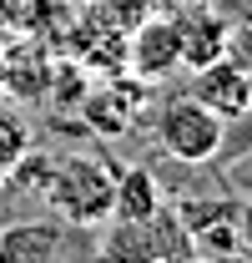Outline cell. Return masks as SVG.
<instances>
[{
	"label": "cell",
	"instance_id": "6da1fadb",
	"mask_svg": "<svg viewBox=\"0 0 252 263\" xmlns=\"http://www.w3.org/2000/svg\"><path fill=\"white\" fill-rule=\"evenodd\" d=\"M111 193H116V167L96 152H71L51 167L46 177V197L76 228H96L111 218Z\"/></svg>",
	"mask_w": 252,
	"mask_h": 263
},
{
	"label": "cell",
	"instance_id": "7a4b0ae2",
	"mask_svg": "<svg viewBox=\"0 0 252 263\" xmlns=\"http://www.w3.org/2000/svg\"><path fill=\"white\" fill-rule=\"evenodd\" d=\"M222 137H227V117H217L207 101L197 97H172L157 111V142L166 157L187 167H202L222 152Z\"/></svg>",
	"mask_w": 252,
	"mask_h": 263
},
{
	"label": "cell",
	"instance_id": "3957f363",
	"mask_svg": "<svg viewBox=\"0 0 252 263\" xmlns=\"http://www.w3.org/2000/svg\"><path fill=\"white\" fill-rule=\"evenodd\" d=\"M126 66L136 81H161L182 66V46H177V21L172 15H141L126 31Z\"/></svg>",
	"mask_w": 252,
	"mask_h": 263
},
{
	"label": "cell",
	"instance_id": "277c9868",
	"mask_svg": "<svg viewBox=\"0 0 252 263\" xmlns=\"http://www.w3.org/2000/svg\"><path fill=\"white\" fill-rule=\"evenodd\" d=\"M192 97L207 101L217 117H242L252 106V71L237 56H227L222 51L217 61L197 66V86H192Z\"/></svg>",
	"mask_w": 252,
	"mask_h": 263
},
{
	"label": "cell",
	"instance_id": "5b68a950",
	"mask_svg": "<svg viewBox=\"0 0 252 263\" xmlns=\"http://www.w3.org/2000/svg\"><path fill=\"white\" fill-rule=\"evenodd\" d=\"M177 218L187 223L192 248H207L212 258H232L237 253V233H232V197H187V202H172Z\"/></svg>",
	"mask_w": 252,
	"mask_h": 263
},
{
	"label": "cell",
	"instance_id": "8992f818",
	"mask_svg": "<svg viewBox=\"0 0 252 263\" xmlns=\"http://www.w3.org/2000/svg\"><path fill=\"white\" fill-rule=\"evenodd\" d=\"M81 111H86L91 132L121 137V132H131V117L141 111V81L136 76L131 81H106V86H96V91L81 97Z\"/></svg>",
	"mask_w": 252,
	"mask_h": 263
},
{
	"label": "cell",
	"instance_id": "52a82bcc",
	"mask_svg": "<svg viewBox=\"0 0 252 263\" xmlns=\"http://www.w3.org/2000/svg\"><path fill=\"white\" fill-rule=\"evenodd\" d=\"M227 41H232V26L222 21L212 5H197V10H182L177 15V46H182V66H207L217 61L222 51H227Z\"/></svg>",
	"mask_w": 252,
	"mask_h": 263
},
{
	"label": "cell",
	"instance_id": "ba28073f",
	"mask_svg": "<svg viewBox=\"0 0 252 263\" xmlns=\"http://www.w3.org/2000/svg\"><path fill=\"white\" fill-rule=\"evenodd\" d=\"M0 263H66V238L56 223H10L0 228Z\"/></svg>",
	"mask_w": 252,
	"mask_h": 263
},
{
	"label": "cell",
	"instance_id": "9c48e42d",
	"mask_svg": "<svg viewBox=\"0 0 252 263\" xmlns=\"http://www.w3.org/2000/svg\"><path fill=\"white\" fill-rule=\"evenodd\" d=\"M161 202V182L146 162H131L126 172H116V193H111V218H152Z\"/></svg>",
	"mask_w": 252,
	"mask_h": 263
},
{
	"label": "cell",
	"instance_id": "30bf717a",
	"mask_svg": "<svg viewBox=\"0 0 252 263\" xmlns=\"http://www.w3.org/2000/svg\"><path fill=\"white\" fill-rule=\"evenodd\" d=\"M101 263H161L157 243H152V223L146 218H106Z\"/></svg>",
	"mask_w": 252,
	"mask_h": 263
},
{
	"label": "cell",
	"instance_id": "8fae6325",
	"mask_svg": "<svg viewBox=\"0 0 252 263\" xmlns=\"http://www.w3.org/2000/svg\"><path fill=\"white\" fill-rule=\"evenodd\" d=\"M26 152H31V122H26L20 106H10L0 97V182L15 177V167H20Z\"/></svg>",
	"mask_w": 252,
	"mask_h": 263
},
{
	"label": "cell",
	"instance_id": "7c38bea8",
	"mask_svg": "<svg viewBox=\"0 0 252 263\" xmlns=\"http://www.w3.org/2000/svg\"><path fill=\"white\" fill-rule=\"evenodd\" d=\"M232 233H237V253L252 258V197H242L232 208Z\"/></svg>",
	"mask_w": 252,
	"mask_h": 263
},
{
	"label": "cell",
	"instance_id": "4fadbf2b",
	"mask_svg": "<svg viewBox=\"0 0 252 263\" xmlns=\"http://www.w3.org/2000/svg\"><path fill=\"white\" fill-rule=\"evenodd\" d=\"M0 97H5V46H0Z\"/></svg>",
	"mask_w": 252,
	"mask_h": 263
},
{
	"label": "cell",
	"instance_id": "5bb4252c",
	"mask_svg": "<svg viewBox=\"0 0 252 263\" xmlns=\"http://www.w3.org/2000/svg\"><path fill=\"white\" fill-rule=\"evenodd\" d=\"M172 263H202V258H197V253H192V258H172Z\"/></svg>",
	"mask_w": 252,
	"mask_h": 263
}]
</instances>
